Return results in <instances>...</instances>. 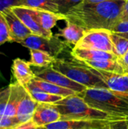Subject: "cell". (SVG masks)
Returning a JSON list of instances; mask_svg holds the SVG:
<instances>
[{"label": "cell", "instance_id": "obj_1", "mask_svg": "<svg viewBox=\"0 0 128 129\" xmlns=\"http://www.w3.org/2000/svg\"><path fill=\"white\" fill-rule=\"evenodd\" d=\"M125 0H110L100 3H81L65 14L66 21H70L84 30L111 29L121 17Z\"/></svg>", "mask_w": 128, "mask_h": 129}, {"label": "cell", "instance_id": "obj_2", "mask_svg": "<svg viewBox=\"0 0 128 129\" xmlns=\"http://www.w3.org/2000/svg\"><path fill=\"white\" fill-rule=\"evenodd\" d=\"M54 104L60 113L61 120L98 121L109 123L128 122L126 119L90 107L78 94L64 98Z\"/></svg>", "mask_w": 128, "mask_h": 129}, {"label": "cell", "instance_id": "obj_3", "mask_svg": "<svg viewBox=\"0 0 128 129\" xmlns=\"http://www.w3.org/2000/svg\"><path fill=\"white\" fill-rule=\"evenodd\" d=\"M78 94L90 107L128 120V96L98 88H87Z\"/></svg>", "mask_w": 128, "mask_h": 129}, {"label": "cell", "instance_id": "obj_4", "mask_svg": "<svg viewBox=\"0 0 128 129\" xmlns=\"http://www.w3.org/2000/svg\"><path fill=\"white\" fill-rule=\"evenodd\" d=\"M51 67L70 79L84 85L88 88H108L104 82L95 75L88 66L78 60L72 61L56 58Z\"/></svg>", "mask_w": 128, "mask_h": 129}, {"label": "cell", "instance_id": "obj_5", "mask_svg": "<svg viewBox=\"0 0 128 129\" xmlns=\"http://www.w3.org/2000/svg\"><path fill=\"white\" fill-rule=\"evenodd\" d=\"M75 47L114 53L111 31L106 29H93L86 30L84 36L75 45Z\"/></svg>", "mask_w": 128, "mask_h": 129}, {"label": "cell", "instance_id": "obj_6", "mask_svg": "<svg viewBox=\"0 0 128 129\" xmlns=\"http://www.w3.org/2000/svg\"><path fill=\"white\" fill-rule=\"evenodd\" d=\"M19 44L29 49H37L46 51L57 58V57L66 49L68 43L61 41L57 36H53L51 38H48L32 34L25 39L20 41Z\"/></svg>", "mask_w": 128, "mask_h": 129}, {"label": "cell", "instance_id": "obj_7", "mask_svg": "<svg viewBox=\"0 0 128 129\" xmlns=\"http://www.w3.org/2000/svg\"><path fill=\"white\" fill-rule=\"evenodd\" d=\"M25 87L16 81L0 89V116L16 117Z\"/></svg>", "mask_w": 128, "mask_h": 129}, {"label": "cell", "instance_id": "obj_8", "mask_svg": "<svg viewBox=\"0 0 128 129\" xmlns=\"http://www.w3.org/2000/svg\"><path fill=\"white\" fill-rule=\"evenodd\" d=\"M35 77L54 83L57 85L71 89L78 94L84 92L88 88L83 85L74 82L73 80L68 78L66 76L54 70L51 66L41 68L38 70L34 71Z\"/></svg>", "mask_w": 128, "mask_h": 129}, {"label": "cell", "instance_id": "obj_9", "mask_svg": "<svg viewBox=\"0 0 128 129\" xmlns=\"http://www.w3.org/2000/svg\"><path fill=\"white\" fill-rule=\"evenodd\" d=\"M0 13L6 22L11 42L19 43L32 34L11 8L5 9Z\"/></svg>", "mask_w": 128, "mask_h": 129}, {"label": "cell", "instance_id": "obj_10", "mask_svg": "<svg viewBox=\"0 0 128 129\" xmlns=\"http://www.w3.org/2000/svg\"><path fill=\"white\" fill-rule=\"evenodd\" d=\"M90 69L104 82L109 90L121 95L128 96V75L106 72L91 67Z\"/></svg>", "mask_w": 128, "mask_h": 129}, {"label": "cell", "instance_id": "obj_11", "mask_svg": "<svg viewBox=\"0 0 128 129\" xmlns=\"http://www.w3.org/2000/svg\"><path fill=\"white\" fill-rule=\"evenodd\" d=\"M11 9L20 19L25 26L29 29L32 34L48 38H51L54 36L51 31H47L41 26L33 9L23 6H14L11 8Z\"/></svg>", "mask_w": 128, "mask_h": 129}, {"label": "cell", "instance_id": "obj_12", "mask_svg": "<svg viewBox=\"0 0 128 129\" xmlns=\"http://www.w3.org/2000/svg\"><path fill=\"white\" fill-rule=\"evenodd\" d=\"M32 120L38 128L61 120V116L54 104L38 103Z\"/></svg>", "mask_w": 128, "mask_h": 129}, {"label": "cell", "instance_id": "obj_13", "mask_svg": "<svg viewBox=\"0 0 128 129\" xmlns=\"http://www.w3.org/2000/svg\"><path fill=\"white\" fill-rule=\"evenodd\" d=\"M109 124L98 121L60 120L37 129H104Z\"/></svg>", "mask_w": 128, "mask_h": 129}, {"label": "cell", "instance_id": "obj_14", "mask_svg": "<svg viewBox=\"0 0 128 129\" xmlns=\"http://www.w3.org/2000/svg\"><path fill=\"white\" fill-rule=\"evenodd\" d=\"M11 72L15 81L23 86H26L35 77V73L31 69L29 62L20 58L13 60Z\"/></svg>", "mask_w": 128, "mask_h": 129}, {"label": "cell", "instance_id": "obj_15", "mask_svg": "<svg viewBox=\"0 0 128 129\" xmlns=\"http://www.w3.org/2000/svg\"><path fill=\"white\" fill-rule=\"evenodd\" d=\"M38 104V103L32 98L29 91L25 88L17 110L16 117L18 119L20 124L32 120Z\"/></svg>", "mask_w": 128, "mask_h": 129}, {"label": "cell", "instance_id": "obj_16", "mask_svg": "<svg viewBox=\"0 0 128 129\" xmlns=\"http://www.w3.org/2000/svg\"><path fill=\"white\" fill-rule=\"evenodd\" d=\"M72 56L76 60L80 62L84 60L98 61L103 60H117L118 57L114 53L102 51L93 49L78 48L74 47L72 51Z\"/></svg>", "mask_w": 128, "mask_h": 129}, {"label": "cell", "instance_id": "obj_17", "mask_svg": "<svg viewBox=\"0 0 128 129\" xmlns=\"http://www.w3.org/2000/svg\"><path fill=\"white\" fill-rule=\"evenodd\" d=\"M35 17L41 26L47 31H51L58 21L66 20V15L61 13H54L46 11L33 9Z\"/></svg>", "mask_w": 128, "mask_h": 129}, {"label": "cell", "instance_id": "obj_18", "mask_svg": "<svg viewBox=\"0 0 128 129\" xmlns=\"http://www.w3.org/2000/svg\"><path fill=\"white\" fill-rule=\"evenodd\" d=\"M31 83H32L34 85L37 86L38 88H41V90L45 91V92H47L48 94L61 96L63 98H66L69 96L78 94L77 92H75L71 89L57 85L54 83L40 79L37 77H35V79L31 82Z\"/></svg>", "mask_w": 128, "mask_h": 129}, {"label": "cell", "instance_id": "obj_19", "mask_svg": "<svg viewBox=\"0 0 128 129\" xmlns=\"http://www.w3.org/2000/svg\"><path fill=\"white\" fill-rule=\"evenodd\" d=\"M66 26L61 29L60 36L63 38L66 43L75 45L84 36L86 30L72 22L66 21Z\"/></svg>", "mask_w": 128, "mask_h": 129}, {"label": "cell", "instance_id": "obj_20", "mask_svg": "<svg viewBox=\"0 0 128 129\" xmlns=\"http://www.w3.org/2000/svg\"><path fill=\"white\" fill-rule=\"evenodd\" d=\"M81 63L85 65L106 72H111L118 74L124 75V71L119 61L117 60H103L98 61H91V60H84Z\"/></svg>", "mask_w": 128, "mask_h": 129}, {"label": "cell", "instance_id": "obj_21", "mask_svg": "<svg viewBox=\"0 0 128 129\" xmlns=\"http://www.w3.org/2000/svg\"><path fill=\"white\" fill-rule=\"evenodd\" d=\"M26 90L29 91L32 98L37 101L38 103H45V104H54L60 100H62L63 97L58 95H54L51 94H48L37 86L34 85L32 83H29L26 86H25Z\"/></svg>", "mask_w": 128, "mask_h": 129}, {"label": "cell", "instance_id": "obj_22", "mask_svg": "<svg viewBox=\"0 0 128 129\" xmlns=\"http://www.w3.org/2000/svg\"><path fill=\"white\" fill-rule=\"evenodd\" d=\"M30 52V60L29 61L31 66L45 68L51 66L54 62L56 57L52 56L51 54L37 49H29Z\"/></svg>", "mask_w": 128, "mask_h": 129}, {"label": "cell", "instance_id": "obj_23", "mask_svg": "<svg viewBox=\"0 0 128 129\" xmlns=\"http://www.w3.org/2000/svg\"><path fill=\"white\" fill-rule=\"evenodd\" d=\"M20 6L32 9L59 13V8L54 0H22Z\"/></svg>", "mask_w": 128, "mask_h": 129}, {"label": "cell", "instance_id": "obj_24", "mask_svg": "<svg viewBox=\"0 0 128 129\" xmlns=\"http://www.w3.org/2000/svg\"><path fill=\"white\" fill-rule=\"evenodd\" d=\"M111 38L114 48V54L118 59L122 57L128 51V39L111 32Z\"/></svg>", "mask_w": 128, "mask_h": 129}, {"label": "cell", "instance_id": "obj_25", "mask_svg": "<svg viewBox=\"0 0 128 129\" xmlns=\"http://www.w3.org/2000/svg\"><path fill=\"white\" fill-rule=\"evenodd\" d=\"M59 8V13L65 14L73 7L82 3L84 0H54Z\"/></svg>", "mask_w": 128, "mask_h": 129}, {"label": "cell", "instance_id": "obj_26", "mask_svg": "<svg viewBox=\"0 0 128 129\" xmlns=\"http://www.w3.org/2000/svg\"><path fill=\"white\" fill-rule=\"evenodd\" d=\"M110 31L112 33L128 39V20H119Z\"/></svg>", "mask_w": 128, "mask_h": 129}, {"label": "cell", "instance_id": "obj_27", "mask_svg": "<svg viewBox=\"0 0 128 129\" xmlns=\"http://www.w3.org/2000/svg\"><path fill=\"white\" fill-rule=\"evenodd\" d=\"M20 125L17 117L0 116V128L12 129Z\"/></svg>", "mask_w": 128, "mask_h": 129}, {"label": "cell", "instance_id": "obj_28", "mask_svg": "<svg viewBox=\"0 0 128 129\" xmlns=\"http://www.w3.org/2000/svg\"><path fill=\"white\" fill-rule=\"evenodd\" d=\"M8 42H11V39L9 36L7 24L4 17L0 13V46Z\"/></svg>", "mask_w": 128, "mask_h": 129}, {"label": "cell", "instance_id": "obj_29", "mask_svg": "<svg viewBox=\"0 0 128 129\" xmlns=\"http://www.w3.org/2000/svg\"><path fill=\"white\" fill-rule=\"evenodd\" d=\"M22 0H0V12L14 6H20Z\"/></svg>", "mask_w": 128, "mask_h": 129}, {"label": "cell", "instance_id": "obj_30", "mask_svg": "<svg viewBox=\"0 0 128 129\" xmlns=\"http://www.w3.org/2000/svg\"><path fill=\"white\" fill-rule=\"evenodd\" d=\"M104 129H128V122H118L110 123Z\"/></svg>", "mask_w": 128, "mask_h": 129}, {"label": "cell", "instance_id": "obj_31", "mask_svg": "<svg viewBox=\"0 0 128 129\" xmlns=\"http://www.w3.org/2000/svg\"><path fill=\"white\" fill-rule=\"evenodd\" d=\"M118 60L124 69V75H128V51L122 57L118 58Z\"/></svg>", "mask_w": 128, "mask_h": 129}, {"label": "cell", "instance_id": "obj_32", "mask_svg": "<svg viewBox=\"0 0 128 129\" xmlns=\"http://www.w3.org/2000/svg\"><path fill=\"white\" fill-rule=\"evenodd\" d=\"M38 127L35 125V123L33 122L32 120L28 121L26 122L22 123L18 125L17 126H16L15 128L12 129H37Z\"/></svg>", "mask_w": 128, "mask_h": 129}, {"label": "cell", "instance_id": "obj_33", "mask_svg": "<svg viewBox=\"0 0 128 129\" xmlns=\"http://www.w3.org/2000/svg\"><path fill=\"white\" fill-rule=\"evenodd\" d=\"M120 20H128V0H125L121 14Z\"/></svg>", "mask_w": 128, "mask_h": 129}, {"label": "cell", "instance_id": "obj_34", "mask_svg": "<svg viewBox=\"0 0 128 129\" xmlns=\"http://www.w3.org/2000/svg\"><path fill=\"white\" fill-rule=\"evenodd\" d=\"M106 1H110V0H84L83 3L86 4H95V3H100Z\"/></svg>", "mask_w": 128, "mask_h": 129}, {"label": "cell", "instance_id": "obj_35", "mask_svg": "<svg viewBox=\"0 0 128 129\" xmlns=\"http://www.w3.org/2000/svg\"><path fill=\"white\" fill-rule=\"evenodd\" d=\"M3 79H4V78H3V76H2V73L0 72V80H3Z\"/></svg>", "mask_w": 128, "mask_h": 129}, {"label": "cell", "instance_id": "obj_36", "mask_svg": "<svg viewBox=\"0 0 128 129\" xmlns=\"http://www.w3.org/2000/svg\"><path fill=\"white\" fill-rule=\"evenodd\" d=\"M0 129H4V128H0Z\"/></svg>", "mask_w": 128, "mask_h": 129}]
</instances>
